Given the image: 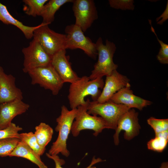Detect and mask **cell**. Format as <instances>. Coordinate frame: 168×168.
I'll return each instance as SVG.
<instances>
[{
    "mask_svg": "<svg viewBox=\"0 0 168 168\" xmlns=\"http://www.w3.org/2000/svg\"><path fill=\"white\" fill-rule=\"evenodd\" d=\"M87 112L93 115H99L109 124L111 129L115 130L120 117L130 109L126 105L117 104L110 100L103 103L86 100Z\"/></svg>",
    "mask_w": 168,
    "mask_h": 168,
    "instance_id": "4",
    "label": "cell"
},
{
    "mask_svg": "<svg viewBox=\"0 0 168 168\" xmlns=\"http://www.w3.org/2000/svg\"><path fill=\"white\" fill-rule=\"evenodd\" d=\"M65 49H80L88 56L95 59L97 55L95 44L85 36L81 28L75 24L67 26Z\"/></svg>",
    "mask_w": 168,
    "mask_h": 168,
    "instance_id": "8",
    "label": "cell"
},
{
    "mask_svg": "<svg viewBox=\"0 0 168 168\" xmlns=\"http://www.w3.org/2000/svg\"><path fill=\"white\" fill-rule=\"evenodd\" d=\"M73 0H48L44 5L40 16L43 23L49 25L54 20L55 14L60 7L65 4L72 2Z\"/></svg>",
    "mask_w": 168,
    "mask_h": 168,
    "instance_id": "19",
    "label": "cell"
},
{
    "mask_svg": "<svg viewBox=\"0 0 168 168\" xmlns=\"http://www.w3.org/2000/svg\"><path fill=\"white\" fill-rule=\"evenodd\" d=\"M22 52L24 56L22 70L24 72L28 73L35 68L51 64L52 57L34 39L30 42L28 46L22 49Z\"/></svg>",
    "mask_w": 168,
    "mask_h": 168,
    "instance_id": "9",
    "label": "cell"
},
{
    "mask_svg": "<svg viewBox=\"0 0 168 168\" xmlns=\"http://www.w3.org/2000/svg\"><path fill=\"white\" fill-rule=\"evenodd\" d=\"M129 82V79L126 76L114 70L111 74L106 76L102 91L96 101L103 103L109 101L115 93L125 87Z\"/></svg>",
    "mask_w": 168,
    "mask_h": 168,
    "instance_id": "13",
    "label": "cell"
},
{
    "mask_svg": "<svg viewBox=\"0 0 168 168\" xmlns=\"http://www.w3.org/2000/svg\"><path fill=\"white\" fill-rule=\"evenodd\" d=\"M138 114L134 109L132 108L120 117L113 136L115 145H118L119 143V134L122 130L124 131V138L127 140L132 139L139 134L141 127L138 122Z\"/></svg>",
    "mask_w": 168,
    "mask_h": 168,
    "instance_id": "11",
    "label": "cell"
},
{
    "mask_svg": "<svg viewBox=\"0 0 168 168\" xmlns=\"http://www.w3.org/2000/svg\"><path fill=\"white\" fill-rule=\"evenodd\" d=\"M0 21L5 24L12 25L17 27L27 39L33 38L34 31L41 25V23L36 26H30L24 25L22 22L14 18L9 12L7 7L0 2Z\"/></svg>",
    "mask_w": 168,
    "mask_h": 168,
    "instance_id": "17",
    "label": "cell"
},
{
    "mask_svg": "<svg viewBox=\"0 0 168 168\" xmlns=\"http://www.w3.org/2000/svg\"><path fill=\"white\" fill-rule=\"evenodd\" d=\"M105 82L102 77L90 80L88 77L83 76L77 81L71 83L68 96L71 109L80 105L86 106L85 97L91 96L92 101L97 100L103 89Z\"/></svg>",
    "mask_w": 168,
    "mask_h": 168,
    "instance_id": "1",
    "label": "cell"
},
{
    "mask_svg": "<svg viewBox=\"0 0 168 168\" xmlns=\"http://www.w3.org/2000/svg\"><path fill=\"white\" fill-rule=\"evenodd\" d=\"M95 44L98 59L94 65L91 75L88 77L90 80L109 76L114 71L116 70L118 67L113 61V57L116 48L114 44L107 39L105 44H104L102 39L100 37Z\"/></svg>",
    "mask_w": 168,
    "mask_h": 168,
    "instance_id": "3",
    "label": "cell"
},
{
    "mask_svg": "<svg viewBox=\"0 0 168 168\" xmlns=\"http://www.w3.org/2000/svg\"><path fill=\"white\" fill-rule=\"evenodd\" d=\"M159 168H168V162H162Z\"/></svg>",
    "mask_w": 168,
    "mask_h": 168,
    "instance_id": "30",
    "label": "cell"
},
{
    "mask_svg": "<svg viewBox=\"0 0 168 168\" xmlns=\"http://www.w3.org/2000/svg\"><path fill=\"white\" fill-rule=\"evenodd\" d=\"M29 107L20 99L0 104V129L7 127L15 117L25 112Z\"/></svg>",
    "mask_w": 168,
    "mask_h": 168,
    "instance_id": "15",
    "label": "cell"
},
{
    "mask_svg": "<svg viewBox=\"0 0 168 168\" xmlns=\"http://www.w3.org/2000/svg\"><path fill=\"white\" fill-rule=\"evenodd\" d=\"M22 128L15 124L11 123L6 128L0 129V140L8 138H16L20 139L18 132Z\"/></svg>",
    "mask_w": 168,
    "mask_h": 168,
    "instance_id": "27",
    "label": "cell"
},
{
    "mask_svg": "<svg viewBox=\"0 0 168 168\" xmlns=\"http://www.w3.org/2000/svg\"><path fill=\"white\" fill-rule=\"evenodd\" d=\"M53 134V128L48 124L41 122L35 127L34 134L40 145L45 148L51 140Z\"/></svg>",
    "mask_w": 168,
    "mask_h": 168,
    "instance_id": "20",
    "label": "cell"
},
{
    "mask_svg": "<svg viewBox=\"0 0 168 168\" xmlns=\"http://www.w3.org/2000/svg\"><path fill=\"white\" fill-rule=\"evenodd\" d=\"M168 142V138L160 136H155L147 143V148L150 150L162 152L166 148Z\"/></svg>",
    "mask_w": 168,
    "mask_h": 168,
    "instance_id": "24",
    "label": "cell"
},
{
    "mask_svg": "<svg viewBox=\"0 0 168 168\" xmlns=\"http://www.w3.org/2000/svg\"><path fill=\"white\" fill-rule=\"evenodd\" d=\"M109 100L117 104L124 105L130 109L136 108L140 110L152 103L150 101L134 95L130 89L129 83L115 93Z\"/></svg>",
    "mask_w": 168,
    "mask_h": 168,
    "instance_id": "16",
    "label": "cell"
},
{
    "mask_svg": "<svg viewBox=\"0 0 168 168\" xmlns=\"http://www.w3.org/2000/svg\"><path fill=\"white\" fill-rule=\"evenodd\" d=\"M77 111V108L69 110L65 106H62L61 114L56 119L57 124L55 130L58 132V135L49 151L48 153L49 155H58L61 153L66 157L69 155V151L67 148V142L71 132Z\"/></svg>",
    "mask_w": 168,
    "mask_h": 168,
    "instance_id": "2",
    "label": "cell"
},
{
    "mask_svg": "<svg viewBox=\"0 0 168 168\" xmlns=\"http://www.w3.org/2000/svg\"><path fill=\"white\" fill-rule=\"evenodd\" d=\"M28 73L33 85L39 84L51 91L54 95H58L64 83L51 64L30 71Z\"/></svg>",
    "mask_w": 168,
    "mask_h": 168,
    "instance_id": "7",
    "label": "cell"
},
{
    "mask_svg": "<svg viewBox=\"0 0 168 168\" xmlns=\"http://www.w3.org/2000/svg\"><path fill=\"white\" fill-rule=\"evenodd\" d=\"M48 0H23V10L25 13L30 16L36 17L40 16L45 4Z\"/></svg>",
    "mask_w": 168,
    "mask_h": 168,
    "instance_id": "21",
    "label": "cell"
},
{
    "mask_svg": "<svg viewBox=\"0 0 168 168\" xmlns=\"http://www.w3.org/2000/svg\"><path fill=\"white\" fill-rule=\"evenodd\" d=\"M19 137L21 140L24 142L40 156L44 153L45 148L40 145L35 135L33 132L19 133Z\"/></svg>",
    "mask_w": 168,
    "mask_h": 168,
    "instance_id": "22",
    "label": "cell"
},
{
    "mask_svg": "<svg viewBox=\"0 0 168 168\" xmlns=\"http://www.w3.org/2000/svg\"><path fill=\"white\" fill-rule=\"evenodd\" d=\"M72 2L76 19L75 24L84 32L98 18V12L95 2L93 0H74Z\"/></svg>",
    "mask_w": 168,
    "mask_h": 168,
    "instance_id": "10",
    "label": "cell"
},
{
    "mask_svg": "<svg viewBox=\"0 0 168 168\" xmlns=\"http://www.w3.org/2000/svg\"><path fill=\"white\" fill-rule=\"evenodd\" d=\"M86 106L80 105L77 108V111L71 128V132L74 137H77L81 131L91 130L97 136L105 128L111 129L107 123L102 118L91 115L87 112Z\"/></svg>",
    "mask_w": 168,
    "mask_h": 168,
    "instance_id": "5",
    "label": "cell"
},
{
    "mask_svg": "<svg viewBox=\"0 0 168 168\" xmlns=\"http://www.w3.org/2000/svg\"><path fill=\"white\" fill-rule=\"evenodd\" d=\"M148 21L151 26V30L156 35L157 39L161 46L159 53L156 56L157 59L161 63L167 64L168 63V45L158 39L154 28L152 25L151 20L148 19Z\"/></svg>",
    "mask_w": 168,
    "mask_h": 168,
    "instance_id": "26",
    "label": "cell"
},
{
    "mask_svg": "<svg viewBox=\"0 0 168 168\" xmlns=\"http://www.w3.org/2000/svg\"><path fill=\"white\" fill-rule=\"evenodd\" d=\"M147 122L153 129L155 135L168 130V119H158L151 117L147 119Z\"/></svg>",
    "mask_w": 168,
    "mask_h": 168,
    "instance_id": "25",
    "label": "cell"
},
{
    "mask_svg": "<svg viewBox=\"0 0 168 168\" xmlns=\"http://www.w3.org/2000/svg\"><path fill=\"white\" fill-rule=\"evenodd\" d=\"M46 155L48 157L52 159L54 161L55 165V168H63L62 167L65 163L63 159L60 158L58 155H51L47 153ZM103 161L100 158H96L95 156H93L89 165L86 168H96L95 166H94V165Z\"/></svg>",
    "mask_w": 168,
    "mask_h": 168,
    "instance_id": "29",
    "label": "cell"
},
{
    "mask_svg": "<svg viewBox=\"0 0 168 168\" xmlns=\"http://www.w3.org/2000/svg\"><path fill=\"white\" fill-rule=\"evenodd\" d=\"M69 57L66 55V49L61 50L52 56L51 64L63 82L72 83L80 78L73 70L69 61Z\"/></svg>",
    "mask_w": 168,
    "mask_h": 168,
    "instance_id": "12",
    "label": "cell"
},
{
    "mask_svg": "<svg viewBox=\"0 0 168 168\" xmlns=\"http://www.w3.org/2000/svg\"><path fill=\"white\" fill-rule=\"evenodd\" d=\"M9 156L22 157L36 164L39 168H48L41 161L40 156L21 140Z\"/></svg>",
    "mask_w": 168,
    "mask_h": 168,
    "instance_id": "18",
    "label": "cell"
},
{
    "mask_svg": "<svg viewBox=\"0 0 168 168\" xmlns=\"http://www.w3.org/2000/svg\"><path fill=\"white\" fill-rule=\"evenodd\" d=\"M15 78L6 74L0 66V104L23 99L21 90L15 85Z\"/></svg>",
    "mask_w": 168,
    "mask_h": 168,
    "instance_id": "14",
    "label": "cell"
},
{
    "mask_svg": "<svg viewBox=\"0 0 168 168\" xmlns=\"http://www.w3.org/2000/svg\"><path fill=\"white\" fill-rule=\"evenodd\" d=\"M20 141V139L16 138L0 140V156H9Z\"/></svg>",
    "mask_w": 168,
    "mask_h": 168,
    "instance_id": "23",
    "label": "cell"
},
{
    "mask_svg": "<svg viewBox=\"0 0 168 168\" xmlns=\"http://www.w3.org/2000/svg\"><path fill=\"white\" fill-rule=\"evenodd\" d=\"M109 2L110 7L115 9L133 10L134 8L133 0H109Z\"/></svg>",
    "mask_w": 168,
    "mask_h": 168,
    "instance_id": "28",
    "label": "cell"
},
{
    "mask_svg": "<svg viewBox=\"0 0 168 168\" xmlns=\"http://www.w3.org/2000/svg\"><path fill=\"white\" fill-rule=\"evenodd\" d=\"M66 35L50 29L43 23L34 31L33 39L36 40L44 51L51 57L59 51L65 49Z\"/></svg>",
    "mask_w": 168,
    "mask_h": 168,
    "instance_id": "6",
    "label": "cell"
}]
</instances>
